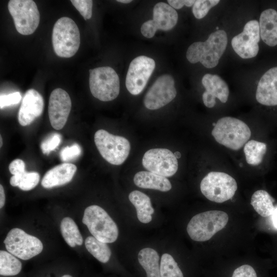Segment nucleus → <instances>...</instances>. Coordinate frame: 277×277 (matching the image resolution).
Returning <instances> with one entry per match:
<instances>
[{
  "mask_svg": "<svg viewBox=\"0 0 277 277\" xmlns=\"http://www.w3.org/2000/svg\"><path fill=\"white\" fill-rule=\"evenodd\" d=\"M227 40L225 31L217 30L212 33L206 41L192 43L187 49V59L192 64L200 62L206 68H213L218 64L225 52Z\"/></svg>",
  "mask_w": 277,
  "mask_h": 277,
  "instance_id": "obj_1",
  "label": "nucleus"
},
{
  "mask_svg": "<svg viewBox=\"0 0 277 277\" xmlns=\"http://www.w3.org/2000/svg\"><path fill=\"white\" fill-rule=\"evenodd\" d=\"M211 133L218 143L233 150L240 149L251 136L250 129L246 123L230 116L220 118Z\"/></svg>",
  "mask_w": 277,
  "mask_h": 277,
  "instance_id": "obj_2",
  "label": "nucleus"
},
{
  "mask_svg": "<svg viewBox=\"0 0 277 277\" xmlns=\"http://www.w3.org/2000/svg\"><path fill=\"white\" fill-rule=\"evenodd\" d=\"M80 33L75 22L68 17H62L55 23L52 33V43L55 54L69 58L78 51L80 46Z\"/></svg>",
  "mask_w": 277,
  "mask_h": 277,
  "instance_id": "obj_3",
  "label": "nucleus"
},
{
  "mask_svg": "<svg viewBox=\"0 0 277 277\" xmlns=\"http://www.w3.org/2000/svg\"><path fill=\"white\" fill-rule=\"evenodd\" d=\"M228 220V214L222 211L210 210L200 213L191 218L187 225V231L192 240L206 241L223 229Z\"/></svg>",
  "mask_w": 277,
  "mask_h": 277,
  "instance_id": "obj_4",
  "label": "nucleus"
},
{
  "mask_svg": "<svg viewBox=\"0 0 277 277\" xmlns=\"http://www.w3.org/2000/svg\"><path fill=\"white\" fill-rule=\"evenodd\" d=\"M93 236L106 243L115 242L118 235L116 223L102 207L93 205L87 207L82 219Z\"/></svg>",
  "mask_w": 277,
  "mask_h": 277,
  "instance_id": "obj_5",
  "label": "nucleus"
},
{
  "mask_svg": "<svg viewBox=\"0 0 277 277\" xmlns=\"http://www.w3.org/2000/svg\"><path fill=\"white\" fill-rule=\"evenodd\" d=\"M89 84L92 95L101 101L114 100L120 93V80L115 71L110 67L90 69Z\"/></svg>",
  "mask_w": 277,
  "mask_h": 277,
  "instance_id": "obj_6",
  "label": "nucleus"
},
{
  "mask_svg": "<svg viewBox=\"0 0 277 277\" xmlns=\"http://www.w3.org/2000/svg\"><path fill=\"white\" fill-rule=\"evenodd\" d=\"M94 138L100 153L110 164L120 165L127 159L130 144L126 138L112 134L103 129L97 130Z\"/></svg>",
  "mask_w": 277,
  "mask_h": 277,
  "instance_id": "obj_7",
  "label": "nucleus"
},
{
  "mask_svg": "<svg viewBox=\"0 0 277 277\" xmlns=\"http://www.w3.org/2000/svg\"><path fill=\"white\" fill-rule=\"evenodd\" d=\"M237 188L234 179L222 172H209L200 184L202 194L209 200L218 203L231 199Z\"/></svg>",
  "mask_w": 277,
  "mask_h": 277,
  "instance_id": "obj_8",
  "label": "nucleus"
},
{
  "mask_svg": "<svg viewBox=\"0 0 277 277\" xmlns=\"http://www.w3.org/2000/svg\"><path fill=\"white\" fill-rule=\"evenodd\" d=\"M8 8L19 33L30 35L34 33L40 20L39 12L34 1L11 0L8 2Z\"/></svg>",
  "mask_w": 277,
  "mask_h": 277,
  "instance_id": "obj_9",
  "label": "nucleus"
},
{
  "mask_svg": "<svg viewBox=\"0 0 277 277\" xmlns=\"http://www.w3.org/2000/svg\"><path fill=\"white\" fill-rule=\"evenodd\" d=\"M7 251L23 260H28L43 250L42 242L23 230L15 228L10 230L4 241Z\"/></svg>",
  "mask_w": 277,
  "mask_h": 277,
  "instance_id": "obj_10",
  "label": "nucleus"
},
{
  "mask_svg": "<svg viewBox=\"0 0 277 277\" xmlns=\"http://www.w3.org/2000/svg\"><path fill=\"white\" fill-rule=\"evenodd\" d=\"M155 63L152 58L138 56L130 63L126 77V87L132 95L140 94L145 88L154 70Z\"/></svg>",
  "mask_w": 277,
  "mask_h": 277,
  "instance_id": "obj_11",
  "label": "nucleus"
},
{
  "mask_svg": "<svg viewBox=\"0 0 277 277\" xmlns=\"http://www.w3.org/2000/svg\"><path fill=\"white\" fill-rule=\"evenodd\" d=\"M142 164L149 171L166 177L173 176L178 169V162L174 154L165 148L147 151L143 155Z\"/></svg>",
  "mask_w": 277,
  "mask_h": 277,
  "instance_id": "obj_12",
  "label": "nucleus"
},
{
  "mask_svg": "<svg viewBox=\"0 0 277 277\" xmlns=\"http://www.w3.org/2000/svg\"><path fill=\"white\" fill-rule=\"evenodd\" d=\"M176 95L173 78L170 75L164 74L158 77L148 90L144 104L148 109L156 110L171 102Z\"/></svg>",
  "mask_w": 277,
  "mask_h": 277,
  "instance_id": "obj_13",
  "label": "nucleus"
},
{
  "mask_svg": "<svg viewBox=\"0 0 277 277\" xmlns=\"http://www.w3.org/2000/svg\"><path fill=\"white\" fill-rule=\"evenodd\" d=\"M260 37L258 21L251 20L245 24L241 33L233 37L231 45L234 51L242 58H252L258 53Z\"/></svg>",
  "mask_w": 277,
  "mask_h": 277,
  "instance_id": "obj_14",
  "label": "nucleus"
},
{
  "mask_svg": "<svg viewBox=\"0 0 277 277\" xmlns=\"http://www.w3.org/2000/svg\"><path fill=\"white\" fill-rule=\"evenodd\" d=\"M178 14L176 10L164 2L157 3L153 8V19L142 25L141 32L147 38H152L158 29L167 31L176 24Z\"/></svg>",
  "mask_w": 277,
  "mask_h": 277,
  "instance_id": "obj_15",
  "label": "nucleus"
},
{
  "mask_svg": "<svg viewBox=\"0 0 277 277\" xmlns=\"http://www.w3.org/2000/svg\"><path fill=\"white\" fill-rule=\"evenodd\" d=\"M71 100L68 93L62 88L54 89L51 93L48 104V115L51 126L62 129L68 120Z\"/></svg>",
  "mask_w": 277,
  "mask_h": 277,
  "instance_id": "obj_16",
  "label": "nucleus"
},
{
  "mask_svg": "<svg viewBox=\"0 0 277 277\" xmlns=\"http://www.w3.org/2000/svg\"><path fill=\"white\" fill-rule=\"evenodd\" d=\"M44 99L36 90L30 89L25 93L18 112V121L23 126L31 124L42 114Z\"/></svg>",
  "mask_w": 277,
  "mask_h": 277,
  "instance_id": "obj_17",
  "label": "nucleus"
},
{
  "mask_svg": "<svg viewBox=\"0 0 277 277\" xmlns=\"http://www.w3.org/2000/svg\"><path fill=\"white\" fill-rule=\"evenodd\" d=\"M202 83L205 88L203 93L204 104L208 108L213 107L216 103L215 98L225 103L229 96V88L226 83L219 75L206 74L202 79Z\"/></svg>",
  "mask_w": 277,
  "mask_h": 277,
  "instance_id": "obj_18",
  "label": "nucleus"
},
{
  "mask_svg": "<svg viewBox=\"0 0 277 277\" xmlns=\"http://www.w3.org/2000/svg\"><path fill=\"white\" fill-rule=\"evenodd\" d=\"M256 101L263 105H277V67L266 71L261 77L256 91Z\"/></svg>",
  "mask_w": 277,
  "mask_h": 277,
  "instance_id": "obj_19",
  "label": "nucleus"
},
{
  "mask_svg": "<svg viewBox=\"0 0 277 277\" xmlns=\"http://www.w3.org/2000/svg\"><path fill=\"white\" fill-rule=\"evenodd\" d=\"M77 170L71 163H63L48 171L44 175L41 184L45 188L62 186L70 182Z\"/></svg>",
  "mask_w": 277,
  "mask_h": 277,
  "instance_id": "obj_20",
  "label": "nucleus"
},
{
  "mask_svg": "<svg viewBox=\"0 0 277 277\" xmlns=\"http://www.w3.org/2000/svg\"><path fill=\"white\" fill-rule=\"evenodd\" d=\"M260 36L267 45H277V11L273 9L263 11L260 17Z\"/></svg>",
  "mask_w": 277,
  "mask_h": 277,
  "instance_id": "obj_21",
  "label": "nucleus"
},
{
  "mask_svg": "<svg viewBox=\"0 0 277 277\" xmlns=\"http://www.w3.org/2000/svg\"><path fill=\"white\" fill-rule=\"evenodd\" d=\"M133 182L136 186L145 189H151L161 191H169L172 186L166 177L150 171H141L134 176Z\"/></svg>",
  "mask_w": 277,
  "mask_h": 277,
  "instance_id": "obj_22",
  "label": "nucleus"
},
{
  "mask_svg": "<svg viewBox=\"0 0 277 277\" xmlns=\"http://www.w3.org/2000/svg\"><path fill=\"white\" fill-rule=\"evenodd\" d=\"M128 197L136 209L138 220L145 224L150 222L154 210L152 206L150 197L138 190L131 192Z\"/></svg>",
  "mask_w": 277,
  "mask_h": 277,
  "instance_id": "obj_23",
  "label": "nucleus"
},
{
  "mask_svg": "<svg viewBox=\"0 0 277 277\" xmlns=\"http://www.w3.org/2000/svg\"><path fill=\"white\" fill-rule=\"evenodd\" d=\"M160 257L157 252L151 248H145L140 251L138 261L145 270L147 277H161Z\"/></svg>",
  "mask_w": 277,
  "mask_h": 277,
  "instance_id": "obj_24",
  "label": "nucleus"
},
{
  "mask_svg": "<svg viewBox=\"0 0 277 277\" xmlns=\"http://www.w3.org/2000/svg\"><path fill=\"white\" fill-rule=\"evenodd\" d=\"M274 201V199L266 191L259 190L252 194L250 204L261 216L268 217L272 215L275 210L273 204Z\"/></svg>",
  "mask_w": 277,
  "mask_h": 277,
  "instance_id": "obj_25",
  "label": "nucleus"
},
{
  "mask_svg": "<svg viewBox=\"0 0 277 277\" xmlns=\"http://www.w3.org/2000/svg\"><path fill=\"white\" fill-rule=\"evenodd\" d=\"M60 229L64 240L69 246L74 247L76 245H82L83 237L77 225L71 218L64 217L61 221Z\"/></svg>",
  "mask_w": 277,
  "mask_h": 277,
  "instance_id": "obj_26",
  "label": "nucleus"
},
{
  "mask_svg": "<svg viewBox=\"0 0 277 277\" xmlns=\"http://www.w3.org/2000/svg\"><path fill=\"white\" fill-rule=\"evenodd\" d=\"M267 145L255 140L247 142L244 147V152L247 163L251 165H259L266 152Z\"/></svg>",
  "mask_w": 277,
  "mask_h": 277,
  "instance_id": "obj_27",
  "label": "nucleus"
},
{
  "mask_svg": "<svg viewBox=\"0 0 277 277\" xmlns=\"http://www.w3.org/2000/svg\"><path fill=\"white\" fill-rule=\"evenodd\" d=\"M85 245L87 250L100 262L106 263L109 260L111 251L106 243L89 236L85 241Z\"/></svg>",
  "mask_w": 277,
  "mask_h": 277,
  "instance_id": "obj_28",
  "label": "nucleus"
},
{
  "mask_svg": "<svg viewBox=\"0 0 277 277\" xmlns=\"http://www.w3.org/2000/svg\"><path fill=\"white\" fill-rule=\"evenodd\" d=\"M22 269V263L15 256L8 251H0V274L4 276L15 275Z\"/></svg>",
  "mask_w": 277,
  "mask_h": 277,
  "instance_id": "obj_29",
  "label": "nucleus"
},
{
  "mask_svg": "<svg viewBox=\"0 0 277 277\" xmlns=\"http://www.w3.org/2000/svg\"><path fill=\"white\" fill-rule=\"evenodd\" d=\"M40 176L36 172L23 171L13 175L10 179L11 185L18 187L21 190L28 191L34 188L39 181Z\"/></svg>",
  "mask_w": 277,
  "mask_h": 277,
  "instance_id": "obj_30",
  "label": "nucleus"
},
{
  "mask_svg": "<svg viewBox=\"0 0 277 277\" xmlns=\"http://www.w3.org/2000/svg\"><path fill=\"white\" fill-rule=\"evenodd\" d=\"M161 277H184V273L174 258L168 253L162 255L160 262Z\"/></svg>",
  "mask_w": 277,
  "mask_h": 277,
  "instance_id": "obj_31",
  "label": "nucleus"
},
{
  "mask_svg": "<svg viewBox=\"0 0 277 277\" xmlns=\"http://www.w3.org/2000/svg\"><path fill=\"white\" fill-rule=\"evenodd\" d=\"M218 0H197L195 1L192 7V13L195 18L201 19L205 17L209 10L216 5Z\"/></svg>",
  "mask_w": 277,
  "mask_h": 277,
  "instance_id": "obj_32",
  "label": "nucleus"
},
{
  "mask_svg": "<svg viewBox=\"0 0 277 277\" xmlns=\"http://www.w3.org/2000/svg\"><path fill=\"white\" fill-rule=\"evenodd\" d=\"M70 2L79 11L85 20L89 19L91 17L92 14V1L71 0Z\"/></svg>",
  "mask_w": 277,
  "mask_h": 277,
  "instance_id": "obj_33",
  "label": "nucleus"
},
{
  "mask_svg": "<svg viewBox=\"0 0 277 277\" xmlns=\"http://www.w3.org/2000/svg\"><path fill=\"white\" fill-rule=\"evenodd\" d=\"M62 136L59 133H54L45 139L41 144V148L43 153L48 154L51 151L55 149L61 142Z\"/></svg>",
  "mask_w": 277,
  "mask_h": 277,
  "instance_id": "obj_34",
  "label": "nucleus"
},
{
  "mask_svg": "<svg viewBox=\"0 0 277 277\" xmlns=\"http://www.w3.org/2000/svg\"><path fill=\"white\" fill-rule=\"evenodd\" d=\"M81 151L80 146L77 143H74L62 149L60 153V158L63 162L69 161L79 156Z\"/></svg>",
  "mask_w": 277,
  "mask_h": 277,
  "instance_id": "obj_35",
  "label": "nucleus"
},
{
  "mask_svg": "<svg viewBox=\"0 0 277 277\" xmlns=\"http://www.w3.org/2000/svg\"><path fill=\"white\" fill-rule=\"evenodd\" d=\"M21 95L18 91L7 95H1L0 108L17 104L21 102Z\"/></svg>",
  "mask_w": 277,
  "mask_h": 277,
  "instance_id": "obj_36",
  "label": "nucleus"
},
{
  "mask_svg": "<svg viewBox=\"0 0 277 277\" xmlns=\"http://www.w3.org/2000/svg\"><path fill=\"white\" fill-rule=\"evenodd\" d=\"M25 164L21 159H16L13 161L9 166V169L10 173L13 175L20 173L25 170Z\"/></svg>",
  "mask_w": 277,
  "mask_h": 277,
  "instance_id": "obj_37",
  "label": "nucleus"
},
{
  "mask_svg": "<svg viewBox=\"0 0 277 277\" xmlns=\"http://www.w3.org/2000/svg\"><path fill=\"white\" fill-rule=\"evenodd\" d=\"M195 1L192 0H168L169 5L174 9H180L184 5L191 7L193 5Z\"/></svg>",
  "mask_w": 277,
  "mask_h": 277,
  "instance_id": "obj_38",
  "label": "nucleus"
},
{
  "mask_svg": "<svg viewBox=\"0 0 277 277\" xmlns=\"http://www.w3.org/2000/svg\"><path fill=\"white\" fill-rule=\"evenodd\" d=\"M5 203V194L3 186L0 185V208H2Z\"/></svg>",
  "mask_w": 277,
  "mask_h": 277,
  "instance_id": "obj_39",
  "label": "nucleus"
},
{
  "mask_svg": "<svg viewBox=\"0 0 277 277\" xmlns=\"http://www.w3.org/2000/svg\"><path fill=\"white\" fill-rule=\"evenodd\" d=\"M272 220L274 226L277 228V208H275L272 215Z\"/></svg>",
  "mask_w": 277,
  "mask_h": 277,
  "instance_id": "obj_40",
  "label": "nucleus"
},
{
  "mask_svg": "<svg viewBox=\"0 0 277 277\" xmlns=\"http://www.w3.org/2000/svg\"><path fill=\"white\" fill-rule=\"evenodd\" d=\"M117 2H120L122 3L127 4V3H130V2H131L132 1L131 0H117Z\"/></svg>",
  "mask_w": 277,
  "mask_h": 277,
  "instance_id": "obj_41",
  "label": "nucleus"
},
{
  "mask_svg": "<svg viewBox=\"0 0 277 277\" xmlns=\"http://www.w3.org/2000/svg\"><path fill=\"white\" fill-rule=\"evenodd\" d=\"M174 154V155L175 156V157H176V159L177 158H180L181 157V154L180 152H177V151L175 152Z\"/></svg>",
  "mask_w": 277,
  "mask_h": 277,
  "instance_id": "obj_42",
  "label": "nucleus"
},
{
  "mask_svg": "<svg viewBox=\"0 0 277 277\" xmlns=\"http://www.w3.org/2000/svg\"><path fill=\"white\" fill-rule=\"evenodd\" d=\"M0 140H1V141H0V147H1L2 146V145H3V141H2V137L1 135V137H0Z\"/></svg>",
  "mask_w": 277,
  "mask_h": 277,
  "instance_id": "obj_43",
  "label": "nucleus"
},
{
  "mask_svg": "<svg viewBox=\"0 0 277 277\" xmlns=\"http://www.w3.org/2000/svg\"><path fill=\"white\" fill-rule=\"evenodd\" d=\"M62 277H72V276L69 274H65L62 276Z\"/></svg>",
  "mask_w": 277,
  "mask_h": 277,
  "instance_id": "obj_44",
  "label": "nucleus"
}]
</instances>
